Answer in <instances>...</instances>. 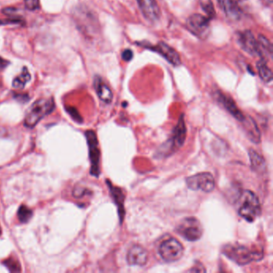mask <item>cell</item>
I'll return each instance as SVG.
<instances>
[{
	"instance_id": "cell-15",
	"label": "cell",
	"mask_w": 273,
	"mask_h": 273,
	"mask_svg": "<svg viewBox=\"0 0 273 273\" xmlns=\"http://www.w3.org/2000/svg\"><path fill=\"white\" fill-rule=\"evenodd\" d=\"M94 87L100 100L105 104H110L113 100V93L108 85L105 83L100 77H95L94 79Z\"/></svg>"
},
{
	"instance_id": "cell-30",
	"label": "cell",
	"mask_w": 273,
	"mask_h": 273,
	"mask_svg": "<svg viewBox=\"0 0 273 273\" xmlns=\"http://www.w3.org/2000/svg\"><path fill=\"white\" fill-rule=\"evenodd\" d=\"M18 10L15 7H6V8L2 10V13L4 15H8V16H12V18L16 17V14H17Z\"/></svg>"
},
{
	"instance_id": "cell-28",
	"label": "cell",
	"mask_w": 273,
	"mask_h": 273,
	"mask_svg": "<svg viewBox=\"0 0 273 273\" xmlns=\"http://www.w3.org/2000/svg\"><path fill=\"white\" fill-rule=\"evenodd\" d=\"M23 23L20 18H11V19H0V25H7V24H21Z\"/></svg>"
},
{
	"instance_id": "cell-4",
	"label": "cell",
	"mask_w": 273,
	"mask_h": 273,
	"mask_svg": "<svg viewBox=\"0 0 273 273\" xmlns=\"http://www.w3.org/2000/svg\"><path fill=\"white\" fill-rule=\"evenodd\" d=\"M182 237L189 241H196L203 235V227L198 219L188 217L180 222L176 229Z\"/></svg>"
},
{
	"instance_id": "cell-29",
	"label": "cell",
	"mask_w": 273,
	"mask_h": 273,
	"mask_svg": "<svg viewBox=\"0 0 273 273\" xmlns=\"http://www.w3.org/2000/svg\"><path fill=\"white\" fill-rule=\"evenodd\" d=\"M89 193L87 189H83V188H80V187H77L76 189L73 191V195L76 198H80L83 197V195H86L87 193Z\"/></svg>"
},
{
	"instance_id": "cell-12",
	"label": "cell",
	"mask_w": 273,
	"mask_h": 273,
	"mask_svg": "<svg viewBox=\"0 0 273 273\" xmlns=\"http://www.w3.org/2000/svg\"><path fill=\"white\" fill-rule=\"evenodd\" d=\"M150 49L154 51H156L157 53L162 55L168 63L175 67H177L181 64V58H180L178 52L173 47L167 44L166 42H159L154 47H151Z\"/></svg>"
},
{
	"instance_id": "cell-14",
	"label": "cell",
	"mask_w": 273,
	"mask_h": 273,
	"mask_svg": "<svg viewBox=\"0 0 273 273\" xmlns=\"http://www.w3.org/2000/svg\"><path fill=\"white\" fill-rule=\"evenodd\" d=\"M220 8L228 19L237 21L241 18V10L235 0H217Z\"/></svg>"
},
{
	"instance_id": "cell-22",
	"label": "cell",
	"mask_w": 273,
	"mask_h": 273,
	"mask_svg": "<svg viewBox=\"0 0 273 273\" xmlns=\"http://www.w3.org/2000/svg\"><path fill=\"white\" fill-rule=\"evenodd\" d=\"M31 78H32V77H31L30 72H28V68L24 67L21 75L14 78L12 87L15 89H23L26 84L31 80Z\"/></svg>"
},
{
	"instance_id": "cell-26",
	"label": "cell",
	"mask_w": 273,
	"mask_h": 273,
	"mask_svg": "<svg viewBox=\"0 0 273 273\" xmlns=\"http://www.w3.org/2000/svg\"><path fill=\"white\" fill-rule=\"evenodd\" d=\"M26 8L29 11H36L39 9V0H25L24 1Z\"/></svg>"
},
{
	"instance_id": "cell-32",
	"label": "cell",
	"mask_w": 273,
	"mask_h": 273,
	"mask_svg": "<svg viewBox=\"0 0 273 273\" xmlns=\"http://www.w3.org/2000/svg\"><path fill=\"white\" fill-rule=\"evenodd\" d=\"M14 97H15V100L22 102V103H25V102L29 100V96H28V94H17V95H15Z\"/></svg>"
},
{
	"instance_id": "cell-18",
	"label": "cell",
	"mask_w": 273,
	"mask_h": 273,
	"mask_svg": "<svg viewBox=\"0 0 273 273\" xmlns=\"http://www.w3.org/2000/svg\"><path fill=\"white\" fill-rule=\"evenodd\" d=\"M259 47L261 51V59L267 61L268 60H271L273 57V45L271 42L265 36L260 35L258 36Z\"/></svg>"
},
{
	"instance_id": "cell-17",
	"label": "cell",
	"mask_w": 273,
	"mask_h": 273,
	"mask_svg": "<svg viewBox=\"0 0 273 273\" xmlns=\"http://www.w3.org/2000/svg\"><path fill=\"white\" fill-rule=\"evenodd\" d=\"M242 123L245 128V131L247 132L249 140L256 144L261 142V132H260V130H259L256 122L252 118L246 117V119L243 122H242Z\"/></svg>"
},
{
	"instance_id": "cell-11",
	"label": "cell",
	"mask_w": 273,
	"mask_h": 273,
	"mask_svg": "<svg viewBox=\"0 0 273 273\" xmlns=\"http://www.w3.org/2000/svg\"><path fill=\"white\" fill-rule=\"evenodd\" d=\"M215 97L217 101L238 121L242 123L246 119L245 116L243 114L241 111L239 110L235 101L229 95H225L221 91H216L215 93Z\"/></svg>"
},
{
	"instance_id": "cell-19",
	"label": "cell",
	"mask_w": 273,
	"mask_h": 273,
	"mask_svg": "<svg viewBox=\"0 0 273 273\" xmlns=\"http://www.w3.org/2000/svg\"><path fill=\"white\" fill-rule=\"evenodd\" d=\"M108 186L110 189L111 193L114 199L115 203H117L119 208V214L120 216L121 221L123 220V214H124V210H123V202H124V195L123 194V192L121 189H118L117 187L113 186L111 184V183H108Z\"/></svg>"
},
{
	"instance_id": "cell-31",
	"label": "cell",
	"mask_w": 273,
	"mask_h": 273,
	"mask_svg": "<svg viewBox=\"0 0 273 273\" xmlns=\"http://www.w3.org/2000/svg\"><path fill=\"white\" fill-rule=\"evenodd\" d=\"M132 58H133V51H131V50H130V49H126V50L123 51V53H122V59H123L124 61H130Z\"/></svg>"
},
{
	"instance_id": "cell-16",
	"label": "cell",
	"mask_w": 273,
	"mask_h": 273,
	"mask_svg": "<svg viewBox=\"0 0 273 273\" xmlns=\"http://www.w3.org/2000/svg\"><path fill=\"white\" fill-rule=\"evenodd\" d=\"M187 128L185 122H184V116L180 117L178 123L176 125V128L174 130L173 136H172V142L173 146L176 148H180L184 145L186 139Z\"/></svg>"
},
{
	"instance_id": "cell-10",
	"label": "cell",
	"mask_w": 273,
	"mask_h": 273,
	"mask_svg": "<svg viewBox=\"0 0 273 273\" xmlns=\"http://www.w3.org/2000/svg\"><path fill=\"white\" fill-rule=\"evenodd\" d=\"M136 1L144 17L148 21L155 23L160 19V9L156 0H136Z\"/></svg>"
},
{
	"instance_id": "cell-23",
	"label": "cell",
	"mask_w": 273,
	"mask_h": 273,
	"mask_svg": "<svg viewBox=\"0 0 273 273\" xmlns=\"http://www.w3.org/2000/svg\"><path fill=\"white\" fill-rule=\"evenodd\" d=\"M199 5L202 10L205 12L207 17L210 19L216 17V11L214 8L213 2L212 0H199Z\"/></svg>"
},
{
	"instance_id": "cell-1",
	"label": "cell",
	"mask_w": 273,
	"mask_h": 273,
	"mask_svg": "<svg viewBox=\"0 0 273 273\" xmlns=\"http://www.w3.org/2000/svg\"><path fill=\"white\" fill-rule=\"evenodd\" d=\"M223 253L233 262L239 265H248L253 261H261L264 257L262 249L248 248L239 243L227 244L223 247Z\"/></svg>"
},
{
	"instance_id": "cell-2",
	"label": "cell",
	"mask_w": 273,
	"mask_h": 273,
	"mask_svg": "<svg viewBox=\"0 0 273 273\" xmlns=\"http://www.w3.org/2000/svg\"><path fill=\"white\" fill-rule=\"evenodd\" d=\"M240 205L238 212L239 216L247 222H254L261 214V206L258 197L252 191L243 192L239 198Z\"/></svg>"
},
{
	"instance_id": "cell-36",
	"label": "cell",
	"mask_w": 273,
	"mask_h": 273,
	"mask_svg": "<svg viewBox=\"0 0 273 273\" xmlns=\"http://www.w3.org/2000/svg\"><path fill=\"white\" fill-rule=\"evenodd\" d=\"M1 233H2V230H1V227H0V235H1Z\"/></svg>"
},
{
	"instance_id": "cell-33",
	"label": "cell",
	"mask_w": 273,
	"mask_h": 273,
	"mask_svg": "<svg viewBox=\"0 0 273 273\" xmlns=\"http://www.w3.org/2000/svg\"><path fill=\"white\" fill-rule=\"evenodd\" d=\"M190 272H196V273H203V272H206V269L203 267V265L197 263L196 266L193 267V269L189 270Z\"/></svg>"
},
{
	"instance_id": "cell-5",
	"label": "cell",
	"mask_w": 273,
	"mask_h": 273,
	"mask_svg": "<svg viewBox=\"0 0 273 273\" xmlns=\"http://www.w3.org/2000/svg\"><path fill=\"white\" fill-rule=\"evenodd\" d=\"M186 27L191 33L204 39L209 36L210 19L200 14H193L187 19Z\"/></svg>"
},
{
	"instance_id": "cell-8",
	"label": "cell",
	"mask_w": 273,
	"mask_h": 273,
	"mask_svg": "<svg viewBox=\"0 0 273 273\" xmlns=\"http://www.w3.org/2000/svg\"><path fill=\"white\" fill-rule=\"evenodd\" d=\"M89 149L90 160H91V174L98 177L100 176V152L99 149L97 136L93 131H87L85 133Z\"/></svg>"
},
{
	"instance_id": "cell-25",
	"label": "cell",
	"mask_w": 273,
	"mask_h": 273,
	"mask_svg": "<svg viewBox=\"0 0 273 273\" xmlns=\"http://www.w3.org/2000/svg\"><path fill=\"white\" fill-rule=\"evenodd\" d=\"M6 268L10 270V272H20V265L17 261H15L14 259H8L3 262Z\"/></svg>"
},
{
	"instance_id": "cell-27",
	"label": "cell",
	"mask_w": 273,
	"mask_h": 273,
	"mask_svg": "<svg viewBox=\"0 0 273 273\" xmlns=\"http://www.w3.org/2000/svg\"><path fill=\"white\" fill-rule=\"evenodd\" d=\"M66 109H67L68 114L70 115L72 119H74L75 121H77L78 123L83 122L82 117H81L80 115L78 114V111L76 108H73V107H69V108H67Z\"/></svg>"
},
{
	"instance_id": "cell-7",
	"label": "cell",
	"mask_w": 273,
	"mask_h": 273,
	"mask_svg": "<svg viewBox=\"0 0 273 273\" xmlns=\"http://www.w3.org/2000/svg\"><path fill=\"white\" fill-rule=\"evenodd\" d=\"M187 185L192 190H200L204 193H211L216 187V181L210 172H200L189 176L186 180Z\"/></svg>"
},
{
	"instance_id": "cell-21",
	"label": "cell",
	"mask_w": 273,
	"mask_h": 273,
	"mask_svg": "<svg viewBox=\"0 0 273 273\" xmlns=\"http://www.w3.org/2000/svg\"><path fill=\"white\" fill-rule=\"evenodd\" d=\"M249 156L252 169L256 172H261L263 170L265 169V167H266L265 160L261 155L256 153L255 150H250Z\"/></svg>"
},
{
	"instance_id": "cell-34",
	"label": "cell",
	"mask_w": 273,
	"mask_h": 273,
	"mask_svg": "<svg viewBox=\"0 0 273 273\" xmlns=\"http://www.w3.org/2000/svg\"><path fill=\"white\" fill-rule=\"evenodd\" d=\"M9 64H10V62L8 60H5V59L0 56V72L4 70Z\"/></svg>"
},
{
	"instance_id": "cell-6",
	"label": "cell",
	"mask_w": 273,
	"mask_h": 273,
	"mask_svg": "<svg viewBox=\"0 0 273 273\" xmlns=\"http://www.w3.org/2000/svg\"><path fill=\"white\" fill-rule=\"evenodd\" d=\"M159 255L166 262H175L180 260L184 254L182 243L175 238L166 239L159 246Z\"/></svg>"
},
{
	"instance_id": "cell-20",
	"label": "cell",
	"mask_w": 273,
	"mask_h": 273,
	"mask_svg": "<svg viewBox=\"0 0 273 273\" xmlns=\"http://www.w3.org/2000/svg\"><path fill=\"white\" fill-rule=\"evenodd\" d=\"M256 68H257V71H258L259 76L264 82L267 83L272 82L273 78V72L269 68V66L267 65L266 60L261 59L257 62Z\"/></svg>"
},
{
	"instance_id": "cell-35",
	"label": "cell",
	"mask_w": 273,
	"mask_h": 273,
	"mask_svg": "<svg viewBox=\"0 0 273 273\" xmlns=\"http://www.w3.org/2000/svg\"><path fill=\"white\" fill-rule=\"evenodd\" d=\"M264 3H265V5H270L272 3V1L273 0H261Z\"/></svg>"
},
{
	"instance_id": "cell-13",
	"label": "cell",
	"mask_w": 273,
	"mask_h": 273,
	"mask_svg": "<svg viewBox=\"0 0 273 273\" xmlns=\"http://www.w3.org/2000/svg\"><path fill=\"white\" fill-rule=\"evenodd\" d=\"M149 260V253L142 246L133 245L127 253V261L130 265L144 266Z\"/></svg>"
},
{
	"instance_id": "cell-24",
	"label": "cell",
	"mask_w": 273,
	"mask_h": 273,
	"mask_svg": "<svg viewBox=\"0 0 273 273\" xmlns=\"http://www.w3.org/2000/svg\"><path fill=\"white\" fill-rule=\"evenodd\" d=\"M32 215H33V212L27 206H20L18 210V219H19V222L23 223V224L28 223L32 219Z\"/></svg>"
},
{
	"instance_id": "cell-3",
	"label": "cell",
	"mask_w": 273,
	"mask_h": 273,
	"mask_svg": "<svg viewBox=\"0 0 273 273\" xmlns=\"http://www.w3.org/2000/svg\"><path fill=\"white\" fill-rule=\"evenodd\" d=\"M55 109L53 98L40 99L32 104L24 119L25 127L33 128L37 123L47 115L51 114Z\"/></svg>"
},
{
	"instance_id": "cell-9",
	"label": "cell",
	"mask_w": 273,
	"mask_h": 273,
	"mask_svg": "<svg viewBox=\"0 0 273 273\" xmlns=\"http://www.w3.org/2000/svg\"><path fill=\"white\" fill-rule=\"evenodd\" d=\"M236 41L240 48L245 52L252 56L261 57L258 41L255 38L254 35L251 31L245 30L238 32L236 35Z\"/></svg>"
}]
</instances>
